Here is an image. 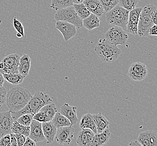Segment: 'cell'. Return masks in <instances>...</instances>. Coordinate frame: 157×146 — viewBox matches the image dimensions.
Segmentation results:
<instances>
[{
	"mask_svg": "<svg viewBox=\"0 0 157 146\" xmlns=\"http://www.w3.org/2000/svg\"><path fill=\"white\" fill-rule=\"evenodd\" d=\"M31 93L21 87H15L7 93L6 104L9 111L16 112L28 104L32 98Z\"/></svg>",
	"mask_w": 157,
	"mask_h": 146,
	"instance_id": "6da1fadb",
	"label": "cell"
},
{
	"mask_svg": "<svg viewBox=\"0 0 157 146\" xmlns=\"http://www.w3.org/2000/svg\"><path fill=\"white\" fill-rule=\"evenodd\" d=\"M53 99L45 92H36L28 104L21 110L16 112H11V114L13 120H16L22 115L30 114L33 115L40 111L44 106L52 103Z\"/></svg>",
	"mask_w": 157,
	"mask_h": 146,
	"instance_id": "7a4b0ae2",
	"label": "cell"
},
{
	"mask_svg": "<svg viewBox=\"0 0 157 146\" xmlns=\"http://www.w3.org/2000/svg\"><path fill=\"white\" fill-rule=\"evenodd\" d=\"M94 51L101 60L107 63L116 61L121 54V50L116 45L111 43L106 39H100L94 48Z\"/></svg>",
	"mask_w": 157,
	"mask_h": 146,
	"instance_id": "3957f363",
	"label": "cell"
},
{
	"mask_svg": "<svg viewBox=\"0 0 157 146\" xmlns=\"http://www.w3.org/2000/svg\"><path fill=\"white\" fill-rule=\"evenodd\" d=\"M129 11L119 5H116L106 14L107 23L120 27L126 31Z\"/></svg>",
	"mask_w": 157,
	"mask_h": 146,
	"instance_id": "277c9868",
	"label": "cell"
},
{
	"mask_svg": "<svg viewBox=\"0 0 157 146\" xmlns=\"http://www.w3.org/2000/svg\"><path fill=\"white\" fill-rule=\"evenodd\" d=\"M156 9L157 7L153 4H149L142 9L138 26L137 34L139 36L143 37L149 35V29L154 25L151 19V14Z\"/></svg>",
	"mask_w": 157,
	"mask_h": 146,
	"instance_id": "5b68a950",
	"label": "cell"
},
{
	"mask_svg": "<svg viewBox=\"0 0 157 146\" xmlns=\"http://www.w3.org/2000/svg\"><path fill=\"white\" fill-rule=\"evenodd\" d=\"M54 19L57 21L70 22L77 28H81L83 26V19L77 15L73 6L57 11L54 15Z\"/></svg>",
	"mask_w": 157,
	"mask_h": 146,
	"instance_id": "8992f818",
	"label": "cell"
},
{
	"mask_svg": "<svg viewBox=\"0 0 157 146\" xmlns=\"http://www.w3.org/2000/svg\"><path fill=\"white\" fill-rule=\"evenodd\" d=\"M105 37L113 45L124 46L126 44L129 36L123 29L115 26L110 28L107 30Z\"/></svg>",
	"mask_w": 157,
	"mask_h": 146,
	"instance_id": "52a82bcc",
	"label": "cell"
},
{
	"mask_svg": "<svg viewBox=\"0 0 157 146\" xmlns=\"http://www.w3.org/2000/svg\"><path fill=\"white\" fill-rule=\"evenodd\" d=\"M20 56L13 54L4 57L0 63V71L5 73H19Z\"/></svg>",
	"mask_w": 157,
	"mask_h": 146,
	"instance_id": "ba28073f",
	"label": "cell"
},
{
	"mask_svg": "<svg viewBox=\"0 0 157 146\" xmlns=\"http://www.w3.org/2000/svg\"><path fill=\"white\" fill-rule=\"evenodd\" d=\"M148 74V67L141 62L134 63L129 67L128 75L134 81H141L144 79Z\"/></svg>",
	"mask_w": 157,
	"mask_h": 146,
	"instance_id": "9c48e42d",
	"label": "cell"
},
{
	"mask_svg": "<svg viewBox=\"0 0 157 146\" xmlns=\"http://www.w3.org/2000/svg\"><path fill=\"white\" fill-rule=\"evenodd\" d=\"M75 133V129L71 125L58 128L55 138L59 144H69L73 139Z\"/></svg>",
	"mask_w": 157,
	"mask_h": 146,
	"instance_id": "30bf717a",
	"label": "cell"
},
{
	"mask_svg": "<svg viewBox=\"0 0 157 146\" xmlns=\"http://www.w3.org/2000/svg\"><path fill=\"white\" fill-rule=\"evenodd\" d=\"M56 28L62 34L65 41H68L77 34L76 26L65 21H57L56 22Z\"/></svg>",
	"mask_w": 157,
	"mask_h": 146,
	"instance_id": "8fae6325",
	"label": "cell"
},
{
	"mask_svg": "<svg viewBox=\"0 0 157 146\" xmlns=\"http://www.w3.org/2000/svg\"><path fill=\"white\" fill-rule=\"evenodd\" d=\"M13 121L11 111L0 112V137L11 133V127Z\"/></svg>",
	"mask_w": 157,
	"mask_h": 146,
	"instance_id": "7c38bea8",
	"label": "cell"
},
{
	"mask_svg": "<svg viewBox=\"0 0 157 146\" xmlns=\"http://www.w3.org/2000/svg\"><path fill=\"white\" fill-rule=\"evenodd\" d=\"M143 8L136 7L129 11L126 31L135 35L138 33L139 19Z\"/></svg>",
	"mask_w": 157,
	"mask_h": 146,
	"instance_id": "4fadbf2b",
	"label": "cell"
},
{
	"mask_svg": "<svg viewBox=\"0 0 157 146\" xmlns=\"http://www.w3.org/2000/svg\"><path fill=\"white\" fill-rule=\"evenodd\" d=\"M30 131L29 137L33 140L35 143L41 142L45 140L43 129L42 123L33 119L30 125Z\"/></svg>",
	"mask_w": 157,
	"mask_h": 146,
	"instance_id": "5bb4252c",
	"label": "cell"
},
{
	"mask_svg": "<svg viewBox=\"0 0 157 146\" xmlns=\"http://www.w3.org/2000/svg\"><path fill=\"white\" fill-rule=\"evenodd\" d=\"M138 141L142 146H157V133L154 130H145L139 135Z\"/></svg>",
	"mask_w": 157,
	"mask_h": 146,
	"instance_id": "9a60e30c",
	"label": "cell"
},
{
	"mask_svg": "<svg viewBox=\"0 0 157 146\" xmlns=\"http://www.w3.org/2000/svg\"><path fill=\"white\" fill-rule=\"evenodd\" d=\"M60 113L69 119L71 126L77 124L78 121L77 116V107L75 106H71L68 103H65L61 106Z\"/></svg>",
	"mask_w": 157,
	"mask_h": 146,
	"instance_id": "2e32d148",
	"label": "cell"
},
{
	"mask_svg": "<svg viewBox=\"0 0 157 146\" xmlns=\"http://www.w3.org/2000/svg\"><path fill=\"white\" fill-rule=\"evenodd\" d=\"M94 134V132L90 129H82L78 133L76 139V143L79 146H90Z\"/></svg>",
	"mask_w": 157,
	"mask_h": 146,
	"instance_id": "e0dca14e",
	"label": "cell"
},
{
	"mask_svg": "<svg viewBox=\"0 0 157 146\" xmlns=\"http://www.w3.org/2000/svg\"><path fill=\"white\" fill-rule=\"evenodd\" d=\"M42 129L48 143H52L57 133V128L52 121L42 123Z\"/></svg>",
	"mask_w": 157,
	"mask_h": 146,
	"instance_id": "ac0fdd59",
	"label": "cell"
},
{
	"mask_svg": "<svg viewBox=\"0 0 157 146\" xmlns=\"http://www.w3.org/2000/svg\"><path fill=\"white\" fill-rule=\"evenodd\" d=\"M91 14L100 17L104 14L105 10L99 0H85L83 2Z\"/></svg>",
	"mask_w": 157,
	"mask_h": 146,
	"instance_id": "d6986e66",
	"label": "cell"
},
{
	"mask_svg": "<svg viewBox=\"0 0 157 146\" xmlns=\"http://www.w3.org/2000/svg\"><path fill=\"white\" fill-rule=\"evenodd\" d=\"M110 135L111 133L108 128L104 130L101 133L95 134L91 141L90 146H102L105 145L109 140Z\"/></svg>",
	"mask_w": 157,
	"mask_h": 146,
	"instance_id": "ffe728a7",
	"label": "cell"
},
{
	"mask_svg": "<svg viewBox=\"0 0 157 146\" xmlns=\"http://www.w3.org/2000/svg\"><path fill=\"white\" fill-rule=\"evenodd\" d=\"M79 127L81 129L88 128L92 130L94 134L98 133L96 125L92 114L90 113L84 115L79 122Z\"/></svg>",
	"mask_w": 157,
	"mask_h": 146,
	"instance_id": "44dd1931",
	"label": "cell"
},
{
	"mask_svg": "<svg viewBox=\"0 0 157 146\" xmlns=\"http://www.w3.org/2000/svg\"><path fill=\"white\" fill-rule=\"evenodd\" d=\"M31 67V59L28 55L24 54L20 57L19 61V73L24 76L28 75Z\"/></svg>",
	"mask_w": 157,
	"mask_h": 146,
	"instance_id": "7402d4cb",
	"label": "cell"
},
{
	"mask_svg": "<svg viewBox=\"0 0 157 146\" xmlns=\"http://www.w3.org/2000/svg\"><path fill=\"white\" fill-rule=\"evenodd\" d=\"M96 125L98 133H101L106 129L109 128V121L101 112L92 115Z\"/></svg>",
	"mask_w": 157,
	"mask_h": 146,
	"instance_id": "603a6c76",
	"label": "cell"
},
{
	"mask_svg": "<svg viewBox=\"0 0 157 146\" xmlns=\"http://www.w3.org/2000/svg\"><path fill=\"white\" fill-rule=\"evenodd\" d=\"M100 26V20L98 16L93 14H91L87 18L83 19V26L88 30L98 28Z\"/></svg>",
	"mask_w": 157,
	"mask_h": 146,
	"instance_id": "cb8c5ba5",
	"label": "cell"
},
{
	"mask_svg": "<svg viewBox=\"0 0 157 146\" xmlns=\"http://www.w3.org/2000/svg\"><path fill=\"white\" fill-rule=\"evenodd\" d=\"M30 126H25L20 124L17 120L13 121L11 133L13 134H21L26 137H29L30 134Z\"/></svg>",
	"mask_w": 157,
	"mask_h": 146,
	"instance_id": "d4e9b609",
	"label": "cell"
},
{
	"mask_svg": "<svg viewBox=\"0 0 157 146\" xmlns=\"http://www.w3.org/2000/svg\"><path fill=\"white\" fill-rule=\"evenodd\" d=\"M2 74L5 79L8 82L15 86L22 83L25 78V76H23L20 73H3Z\"/></svg>",
	"mask_w": 157,
	"mask_h": 146,
	"instance_id": "484cf974",
	"label": "cell"
},
{
	"mask_svg": "<svg viewBox=\"0 0 157 146\" xmlns=\"http://www.w3.org/2000/svg\"><path fill=\"white\" fill-rule=\"evenodd\" d=\"M51 121L57 128L71 125V122L69 119L63 115L58 112Z\"/></svg>",
	"mask_w": 157,
	"mask_h": 146,
	"instance_id": "4316f807",
	"label": "cell"
},
{
	"mask_svg": "<svg viewBox=\"0 0 157 146\" xmlns=\"http://www.w3.org/2000/svg\"><path fill=\"white\" fill-rule=\"evenodd\" d=\"M72 0H51L50 7L56 11L73 5Z\"/></svg>",
	"mask_w": 157,
	"mask_h": 146,
	"instance_id": "83f0119b",
	"label": "cell"
},
{
	"mask_svg": "<svg viewBox=\"0 0 157 146\" xmlns=\"http://www.w3.org/2000/svg\"><path fill=\"white\" fill-rule=\"evenodd\" d=\"M73 6L75 10L77 15L82 19L87 18L91 14V12L88 10L83 3L79 4L74 3Z\"/></svg>",
	"mask_w": 157,
	"mask_h": 146,
	"instance_id": "f1b7e54d",
	"label": "cell"
},
{
	"mask_svg": "<svg viewBox=\"0 0 157 146\" xmlns=\"http://www.w3.org/2000/svg\"><path fill=\"white\" fill-rule=\"evenodd\" d=\"M40 110L44 112L49 118V120L51 121L53 119L54 115L58 112V108L55 104L50 103L44 106Z\"/></svg>",
	"mask_w": 157,
	"mask_h": 146,
	"instance_id": "f546056e",
	"label": "cell"
},
{
	"mask_svg": "<svg viewBox=\"0 0 157 146\" xmlns=\"http://www.w3.org/2000/svg\"><path fill=\"white\" fill-rule=\"evenodd\" d=\"M139 0H119V6L123 7L124 9L131 11L135 9V7L138 3Z\"/></svg>",
	"mask_w": 157,
	"mask_h": 146,
	"instance_id": "4dcf8cb0",
	"label": "cell"
},
{
	"mask_svg": "<svg viewBox=\"0 0 157 146\" xmlns=\"http://www.w3.org/2000/svg\"><path fill=\"white\" fill-rule=\"evenodd\" d=\"M106 13L113 9L119 3V0H99Z\"/></svg>",
	"mask_w": 157,
	"mask_h": 146,
	"instance_id": "1f68e13d",
	"label": "cell"
},
{
	"mask_svg": "<svg viewBox=\"0 0 157 146\" xmlns=\"http://www.w3.org/2000/svg\"><path fill=\"white\" fill-rule=\"evenodd\" d=\"M33 115L30 114H25L20 116L16 120L19 122L20 124H22L25 126H30L33 120Z\"/></svg>",
	"mask_w": 157,
	"mask_h": 146,
	"instance_id": "d6a6232c",
	"label": "cell"
},
{
	"mask_svg": "<svg viewBox=\"0 0 157 146\" xmlns=\"http://www.w3.org/2000/svg\"><path fill=\"white\" fill-rule=\"evenodd\" d=\"M13 24L14 28L16 30L17 33H19L22 35V37H24V28L22 25V22L17 19L14 18L13 19Z\"/></svg>",
	"mask_w": 157,
	"mask_h": 146,
	"instance_id": "836d02e7",
	"label": "cell"
},
{
	"mask_svg": "<svg viewBox=\"0 0 157 146\" xmlns=\"http://www.w3.org/2000/svg\"><path fill=\"white\" fill-rule=\"evenodd\" d=\"M33 119L39 121L40 123H42L50 121L49 118L45 115L44 112L40 111V110L38 111V112L36 113L34 115Z\"/></svg>",
	"mask_w": 157,
	"mask_h": 146,
	"instance_id": "e575fe53",
	"label": "cell"
},
{
	"mask_svg": "<svg viewBox=\"0 0 157 146\" xmlns=\"http://www.w3.org/2000/svg\"><path fill=\"white\" fill-rule=\"evenodd\" d=\"M7 91L2 86H0V107H2L6 101Z\"/></svg>",
	"mask_w": 157,
	"mask_h": 146,
	"instance_id": "d590c367",
	"label": "cell"
},
{
	"mask_svg": "<svg viewBox=\"0 0 157 146\" xmlns=\"http://www.w3.org/2000/svg\"><path fill=\"white\" fill-rule=\"evenodd\" d=\"M0 146H11L10 134H8L0 139Z\"/></svg>",
	"mask_w": 157,
	"mask_h": 146,
	"instance_id": "8d00e7d4",
	"label": "cell"
},
{
	"mask_svg": "<svg viewBox=\"0 0 157 146\" xmlns=\"http://www.w3.org/2000/svg\"><path fill=\"white\" fill-rule=\"evenodd\" d=\"M14 134L16 137L17 146H23L27 137H26L24 135H22L21 134L16 133Z\"/></svg>",
	"mask_w": 157,
	"mask_h": 146,
	"instance_id": "74e56055",
	"label": "cell"
},
{
	"mask_svg": "<svg viewBox=\"0 0 157 146\" xmlns=\"http://www.w3.org/2000/svg\"><path fill=\"white\" fill-rule=\"evenodd\" d=\"M36 143L33 140L31 139L29 137H26V139L25 140V143L24 144L23 146H35Z\"/></svg>",
	"mask_w": 157,
	"mask_h": 146,
	"instance_id": "f35d334b",
	"label": "cell"
},
{
	"mask_svg": "<svg viewBox=\"0 0 157 146\" xmlns=\"http://www.w3.org/2000/svg\"><path fill=\"white\" fill-rule=\"evenodd\" d=\"M149 35H157V25L154 24L151 27L149 31Z\"/></svg>",
	"mask_w": 157,
	"mask_h": 146,
	"instance_id": "ab89813d",
	"label": "cell"
},
{
	"mask_svg": "<svg viewBox=\"0 0 157 146\" xmlns=\"http://www.w3.org/2000/svg\"><path fill=\"white\" fill-rule=\"evenodd\" d=\"M10 138H11V146H17V143L15 134L13 133H10Z\"/></svg>",
	"mask_w": 157,
	"mask_h": 146,
	"instance_id": "60d3db41",
	"label": "cell"
},
{
	"mask_svg": "<svg viewBox=\"0 0 157 146\" xmlns=\"http://www.w3.org/2000/svg\"><path fill=\"white\" fill-rule=\"evenodd\" d=\"M151 19L154 24L157 25V9H155L151 14Z\"/></svg>",
	"mask_w": 157,
	"mask_h": 146,
	"instance_id": "b9f144b4",
	"label": "cell"
},
{
	"mask_svg": "<svg viewBox=\"0 0 157 146\" xmlns=\"http://www.w3.org/2000/svg\"><path fill=\"white\" fill-rule=\"evenodd\" d=\"M5 78L3 75V74L0 72V86H3V83L5 82Z\"/></svg>",
	"mask_w": 157,
	"mask_h": 146,
	"instance_id": "7bdbcfd3",
	"label": "cell"
},
{
	"mask_svg": "<svg viewBox=\"0 0 157 146\" xmlns=\"http://www.w3.org/2000/svg\"><path fill=\"white\" fill-rule=\"evenodd\" d=\"M129 146H141V144H140V143H139L138 141V140H134V141L131 142L130 143H129Z\"/></svg>",
	"mask_w": 157,
	"mask_h": 146,
	"instance_id": "ee69618b",
	"label": "cell"
},
{
	"mask_svg": "<svg viewBox=\"0 0 157 146\" xmlns=\"http://www.w3.org/2000/svg\"><path fill=\"white\" fill-rule=\"evenodd\" d=\"M73 3L79 4V3H83L85 0H72Z\"/></svg>",
	"mask_w": 157,
	"mask_h": 146,
	"instance_id": "f6af8a7d",
	"label": "cell"
},
{
	"mask_svg": "<svg viewBox=\"0 0 157 146\" xmlns=\"http://www.w3.org/2000/svg\"><path fill=\"white\" fill-rule=\"evenodd\" d=\"M16 36H17L18 38H21V37H22V35H21V34H20L19 33H17V34H16Z\"/></svg>",
	"mask_w": 157,
	"mask_h": 146,
	"instance_id": "bcb514c9",
	"label": "cell"
}]
</instances>
